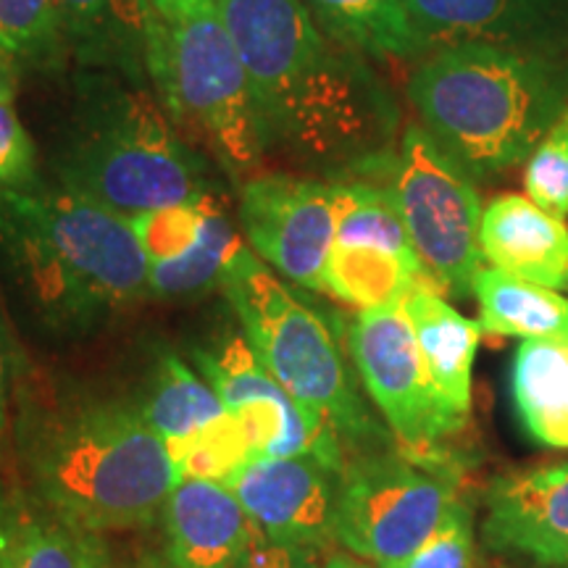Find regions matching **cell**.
<instances>
[{
  "mask_svg": "<svg viewBox=\"0 0 568 568\" xmlns=\"http://www.w3.org/2000/svg\"><path fill=\"white\" fill-rule=\"evenodd\" d=\"M268 145L329 172H364L393 153L395 98L366 55L318 24L303 0H216Z\"/></svg>",
  "mask_w": 568,
  "mask_h": 568,
  "instance_id": "6da1fadb",
  "label": "cell"
},
{
  "mask_svg": "<svg viewBox=\"0 0 568 568\" xmlns=\"http://www.w3.org/2000/svg\"><path fill=\"white\" fill-rule=\"evenodd\" d=\"M13 443L34 500L90 535L148 527L180 481L134 403L74 385L21 379Z\"/></svg>",
  "mask_w": 568,
  "mask_h": 568,
  "instance_id": "7a4b0ae2",
  "label": "cell"
},
{
  "mask_svg": "<svg viewBox=\"0 0 568 568\" xmlns=\"http://www.w3.org/2000/svg\"><path fill=\"white\" fill-rule=\"evenodd\" d=\"M0 264L55 335H88L148 293L130 219L59 180L0 187Z\"/></svg>",
  "mask_w": 568,
  "mask_h": 568,
  "instance_id": "3957f363",
  "label": "cell"
},
{
  "mask_svg": "<svg viewBox=\"0 0 568 568\" xmlns=\"http://www.w3.org/2000/svg\"><path fill=\"white\" fill-rule=\"evenodd\" d=\"M418 122L474 180L508 174L568 105V53L458 45L410 71Z\"/></svg>",
  "mask_w": 568,
  "mask_h": 568,
  "instance_id": "277c9868",
  "label": "cell"
},
{
  "mask_svg": "<svg viewBox=\"0 0 568 568\" xmlns=\"http://www.w3.org/2000/svg\"><path fill=\"white\" fill-rule=\"evenodd\" d=\"M74 82L55 180L126 219L213 195L201 155L153 92L109 71L84 69Z\"/></svg>",
  "mask_w": 568,
  "mask_h": 568,
  "instance_id": "5b68a950",
  "label": "cell"
},
{
  "mask_svg": "<svg viewBox=\"0 0 568 568\" xmlns=\"http://www.w3.org/2000/svg\"><path fill=\"white\" fill-rule=\"evenodd\" d=\"M222 290L240 329L274 379L337 429L355 456L389 447V435L355 389L337 329L316 305L293 293L251 247H240Z\"/></svg>",
  "mask_w": 568,
  "mask_h": 568,
  "instance_id": "8992f818",
  "label": "cell"
},
{
  "mask_svg": "<svg viewBox=\"0 0 568 568\" xmlns=\"http://www.w3.org/2000/svg\"><path fill=\"white\" fill-rule=\"evenodd\" d=\"M148 82L190 145L209 148L237 184L255 176L268 142L251 77L216 3L184 17L155 13Z\"/></svg>",
  "mask_w": 568,
  "mask_h": 568,
  "instance_id": "52a82bcc",
  "label": "cell"
},
{
  "mask_svg": "<svg viewBox=\"0 0 568 568\" xmlns=\"http://www.w3.org/2000/svg\"><path fill=\"white\" fill-rule=\"evenodd\" d=\"M456 493V474L435 453H361L339 477L335 542L376 568L393 566L437 529Z\"/></svg>",
  "mask_w": 568,
  "mask_h": 568,
  "instance_id": "ba28073f",
  "label": "cell"
},
{
  "mask_svg": "<svg viewBox=\"0 0 568 568\" xmlns=\"http://www.w3.org/2000/svg\"><path fill=\"white\" fill-rule=\"evenodd\" d=\"M474 182L422 124L403 132L387 163L385 184L439 295H471L485 258L479 243L481 201Z\"/></svg>",
  "mask_w": 568,
  "mask_h": 568,
  "instance_id": "9c48e42d",
  "label": "cell"
},
{
  "mask_svg": "<svg viewBox=\"0 0 568 568\" xmlns=\"http://www.w3.org/2000/svg\"><path fill=\"white\" fill-rule=\"evenodd\" d=\"M345 339L355 372L403 450L432 456L439 439L464 426L432 387L403 303L358 311Z\"/></svg>",
  "mask_w": 568,
  "mask_h": 568,
  "instance_id": "30bf717a",
  "label": "cell"
},
{
  "mask_svg": "<svg viewBox=\"0 0 568 568\" xmlns=\"http://www.w3.org/2000/svg\"><path fill=\"white\" fill-rule=\"evenodd\" d=\"M240 224L251 251L290 282L324 293L337 240V184L293 174H255L240 184Z\"/></svg>",
  "mask_w": 568,
  "mask_h": 568,
  "instance_id": "8fae6325",
  "label": "cell"
},
{
  "mask_svg": "<svg viewBox=\"0 0 568 568\" xmlns=\"http://www.w3.org/2000/svg\"><path fill=\"white\" fill-rule=\"evenodd\" d=\"M339 477L311 456H253L226 487L272 542L318 550L335 542Z\"/></svg>",
  "mask_w": 568,
  "mask_h": 568,
  "instance_id": "7c38bea8",
  "label": "cell"
},
{
  "mask_svg": "<svg viewBox=\"0 0 568 568\" xmlns=\"http://www.w3.org/2000/svg\"><path fill=\"white\" fill-rule=\"evenodd\" d=\"M416 59L458 45L568 53V0H406Z\"/></svg>",
  "mask_w": 568,
  "mask_h": 568,
  "instance_id": "4fadbf2b",
  "label": "cell"
},
{
  "mask_svg": "<svg viewBox=\"0 0 568 568\" xmlns=\"http://www.w3.org/2000/svg\"><path fill=\"white\" fill-rule=\"evenodd\" d=\"M481 537L500 556L568 568V464L497 477L485 497Z\"/></svg>",
  "mask_w": 568,
  "mask_h": 568,
  "instance_id": "5bb4252c",
  "label": "cell"
},
{
  "mask_svg": "<svg viewBox=\"0 0 568 568\" xmlns=\"http://www.w3.org/2000/svg\"><path fill=\"white\" fill-rule=\"evenodd\" d=\"M159 518L161 568H237L266 539L232 489L209 479L176 481Z\"/></svg>",
  "mask_w": 568,
  "mask_h": 568,
  "instance_id": "9a60e30c",
  "label": "cell"
},
{
  "mask_svg": "<svg viewBox=\"0 0 568 568\" xmlns=\"http://www.w3.org/2000/svg\"><path fill=\"white\" fill-rule=\"evenodd\" d=\"M481 255L516 280L568 290V226L527 195H497L481 211Z\"/></svg>",
  "mask_w": 568,
  "mask_h": 568,
  "instance_id": "2e32d148",
  "label": "cell"
},
{
  "mask_svg": "<svg viewBox=\"0 0 568 568\" xmlns=\"http://www.w3.org/2000/svg\"><path fill=\"white\" fill-rule=\"evenodd\" d=\"M63 53L90 71L148 82L151 0H55Z\"/></svg>",
  "mask_w": 568,
  "mask_h": 568,
  "instance_id": "e0dca14e",
  "label": "cell"
},
{
  "mask_svg": "<svg viewBox=\"0 0 568 568\" xmlns=\"http://www.w3.org/2000/svg\"><path fill=\"white\" fill-rule=\"evenodd\" d=\"M414 324L432 387L447 410L466 424L471 414V372L481 339V324L466 318L435 290L418 287L403 301Z\"/></svg>",
  "mask_w": 568,
  "mask_h": 568,
  "instance_id": "ac0fdd59",
  "label": "cell"
},
{
  "mask_svg": "<svg viewBox=\"0 0 568 568\" xmlns=\"http://www.w3.org/2000/svg\"><path fill=\"white\" fill-rule=\"evenodd\" d=\"M510 395L535 443L568 450V343L524 339L510 366Z\"/></svg>",
  "mask_w": 568,
  "mask_h": 568,
  "instance_id": "d6986e66",
  "label": "cell"
},
{
  "mask_svg": "<svg viewBox=\"0 0 568 568\" xmlns=\"http://www.w3.org/2000/svg\"><path fill=\"white\" fill-rule=\"evenodd\" d=\"M471 293L481 311V329L489 335L568 343V297L558 295V290L487 266L474 276Z\"/></svg>",
  "mask_w": 568,
  "mask_h": 568,
  "instance_id": "ffe728a7",
  "label": "cell"
},
{
  "mask_svg": "<svg viewBox=\"0 0 568 568\" xmlns=\"http://www.w3.org/2000/svg\"><path fill=\"white\" fill-rule=\"evenodd\" d=\"M134 406L166 445L180 443L226 414L222 397L174 353H161L155 358Z\"/></svg>",
  "mask_w": 568,
  "mask_h": 568,
  "instance_id": "44dd1931",
  "label": "cell"
},
{
  "mask_svg": "<svg viewBox=\"0 0 568 568\" xmlns=\"http://www.w3.org/2000/svg\"><path fill=\"white\" fill-rule=\"evenodd\" d=\"M332 38L374 59H416L406 0H303Z\"/></svg>",
  "mask_w": 568,
  "mask_h": 568,
  "instance_id": "7402d4cb",
  "label": "cell"
},
{
  "mask_svg": "<svg viewBox=\"0 0 568 568\" xmlns=\"http://www.w3.org/2000/svg\"><path fill=\"white\" fill-rule=\"evenodd\" d=\"M418 287L432 290L406 261L368 245H335L324 268V293L358 311L403 303Z\"/></svg>",
  "mask_w": 568,
  "mask_h": 568,
  "instance_id": "603a6c76",
  "label": "cell"
},
{
  "mask_svg": "<svg viewBox=\"0 0 568 568\" xmlns=\"http://www.w3.org/2000/svg\"><path fill=\"white\" fill-rule=\"evenodd\" d=\"M337 184V240L335 245H368L397 255L414 268L422 280L432 284L429 274L418 258L410 234L387 184L379 182H335Z\"/></svg>",
  "mask_w": 568,
  "mask_h": 568,
  "instance_id": "cb8c5ba5",
  "label": "cell"
},
{
  "mask_svg": "<svg viewBox=\"0 0 568 568\" xmlns=\"http://www.w3.org/2000/svg\"><path fill=\"white\" fill-rule=\"evenodd\" d=\"M98 535L69 527L51 510L19 514L0 531V568H98Z\"/></svg>",
  "mask_w": 568,
  "mask_h": 568,
  "instance_id": "d4e9b609",
  "label": "cell"
},
{
  "mask_svg": "<svg viewBox=\"0 0 568 568\" xmlns=\"http://www.w3.org/2000/svg\"><path fill=\"white\" fill-rule=\"evenodd\" d=\"M243 245V237L234 232L222 203L211 195L205 201L201 237L193 251L176 261L148 266V293L155 297H187L222 287L226 268Z\"/></svg>",
  "mask_w": 568,
  "mask_h": 568,
  "instance_id": "484cf974",
  "label": "cell"
},
{
  "mask_svg": "<svg viewBox=\"0 0 568 568\" xmlns=\"http://www.w3.org/2000/svg\"><path fill=\"white\" fill-rule=\"evenodd\" d=\"M166 447L180 479H209L219 485H226L253 458L243 424L232 410Z\"/></svg>",
  "mask_w": 568,
  "mask_h": 568,
  "instance_id": "4316f807",
  "label": "cell"
},
{
  "mask_svg": "<svg viewBox=\"0 0 568 568\" xmlns=\"http://www.w3.org/2000/svg\"><path fill=\"white\" fill-rule=\"evenodd\" d=\"M0 51L32 67L59 63L67 53L55 0H0Z\"/></svg>",
  "mask_w": 568,
  "mask_h": 568,
  "instance_id": "83f0119b",
  "label": "cell"
},
{
  "mask_svg": "<svg viewBox=\"0 0 568 568\" xmlns=\"http://www.w3.org/2000/svg\"><path fill=\"white\" fill-rule=\"evenodd\" d=\"M527 197L552 216H568V105L537 142L524 169Z\"/></svg>",
  "mask_w": 568,
  "mask_h": 568,
  "instance_id": "f1b7e54d",
  "label": "cell"
},
{
  "mask_svg": "<svg viewBox=\"0 0 568 568\" xmlns=\"http://www.w3.org/2000/svg\"><path fill=\"white\" fill-rule=\"evenodd\" d=\"M209 197H203V201H195V203H182V205H169V209L148 211L130 219L142 251L148 255V266L176 261L182 258L184 253L193 251L197 237H201L205 201H209Z\"/></svg>",
  "mask_w": 568,
  "mask_h": 568,
  "instance_id": "f546056e",
  "label": "cell"
},
{
  "mask_svg": "<svg viewBox=\"0 0 568 568\" xmlns=\"http://www.w3.org/2000/svg\"><path fill=\"white\" fill-rule=\"evenodd\" d=\"M387 568H477L471 508L460 500L453 503L437 529L410 556Z\"/></svg>",
  "mask_w": 568,
  "mask_h": 568,
  "instance_id": "4dcf8cb0",
  "label": "cell"
},
{
  "mask_svg": "<svg viewBox=\"0 0 568 568\" xmlns=\"http://www.w3.org/2000/svg\"><path fill=\"white\" fill-rule=\"evenodd\" d=\"M34 140L13 103H0V187H21L38 176Z\"/></svg>",
  "mask_w": 568,
  "mask_h": 568,
  "instance_id": "1f68e13d",
  "label": "cell"
},
{
  "mask_svg": "<svg viewBox=\"0 0 568 568\" xmlns=\"http://www.w3.org/2000/svg\"><path fill=\"white\" fill-rule=\"evenodd\" d=\"M237 568H322L316 550L297 548V545H280L264 539L243 558Z\"/></svg>",
  "mask_w": 568,
  "mask_h": 568,
  "instance_id": "d6a6232c",
  "label": "cell"
},
{
  "mask_svg": "<svg viewBox=\"0 0 568 568\" xmlns=\"http://www.w3.org/2000/svg\"><path fill=\"white\" fill-rule=\"evenodd\" d=\"M17 374V345H13L3 308H0V460H3L6 443H9V406H11V382Z\"/></svg>",
  "mask_w": 568,
  "mask_h": 568,
  "instance_id": "836d02e7",
  "label": "cell"
},
{
  "mask_svg": "<svg viewBox=\"0 0 568 568\" xmlns=\"http://www.w3.org/2000/svg\"><path fill=\"white\" fill-rule=\"evenodd\" d=\"M17 98V61L0 51V103H13Z\"/></svg>",
  "mask_w": 568,
  "mask_h": 568,
  "instance_id": "e575fe53",
  "label": "cell"
},
{
  "mask_svg": "<svg viewBox=\"0 0 568 568\" xmlns=\"http://www.w3.org/2000/svg\"><path fill=\"white\" fill-rule=\"evenodd\" d=\"M151 3L161 17H184V13H193L203 6L216 3V0H151Z\"/></svg>",
  "mask_w": 568,
  "mask_h": 568,
  "instance_id": "d590c367",
  "label": "cell"
},
{
  "mask_svg": "<svg viewBox=\"0 0 568 568\" xmlns=\"http://www.w3.org/2000/svg\"><path fill=\"white\" fill-rule=\"evenodd\" d=\"M322 568H372V564H366V560L355 556H347V552H337V556H332Z\"/></svg>",
  "mask_w": 568,
  "mask_h": 568,
  "instance_id": "8d00e7d4",
  "label": "cell"
},
{
  "mask_svg": "<svg viewBox=\"0 0 568 568\" xmlns=\"http://www.w3.org/2000/svg\"><path fill=\"white\" fill-rule=\"evenodd\" d=\"M98 568H113V566H111V560H109V556H105V552H103V558H101V566H98Z\"/></svg>",
  "mask_w": 568,
  "mask_h": 568,
  "instance_id": "74e56055",
  "label": "cell"
}]
</instances>
